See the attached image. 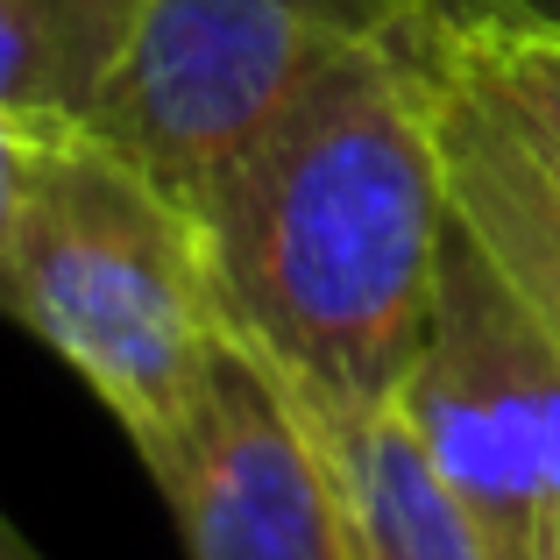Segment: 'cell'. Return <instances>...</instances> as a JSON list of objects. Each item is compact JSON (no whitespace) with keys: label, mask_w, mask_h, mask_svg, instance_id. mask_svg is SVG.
<instances>
[{"label":"cell","mask_w":560,"mask_h":560,"mask_svg":"<svg viewBox=\"0 0 560 560\" xmlns=\"http://www.w3.org/2000/svg\"><path fill=\"white\" fill-rule=\"evenodd\" d=\"M150 476L191 560H355L313 425L234 334Z\"/></svg>","instance_id":"5"},{"label":"cell","mask_w":560,"mask_h":560,"mask_svg":"<svg viewBox=\"0 0 560 560\" xmlns=\"http://www.w3.org/2000/svg\"><path fill=\"white\" fill-rule=\"evenodd\" d=\"M539 560H560V539H553V547H547V553H539Z\"/></svg>","instance_id":"13"},{"label":"cell","mask_w":560,"mask_h":560,"mask_svg":"<svg viewBox=\"0 0 560 560\" xmlns=\"http://www.w3.org/2000/svg\"><path fill=\"white\" fill-rule=\"evenodd\" d=\"M433 65H440L447 206L560 341V185L539 171V156L525 150L511 114L482 93V79L447 50V28H433Z\"/></svg>","instance_id":"6"},{"label":"cell","mask_w":560,"mask_h":560,"mask_svg":"<svg viewBox=\"0 0 560 560\" xmlns=\"http://www.w3.org/2000/svg\"><path fill=\"white\" fill-rule=\"evenodd\" d=\"M390 405L497 560H539L560 539V341L462 220H447L433 313Z\"/></svg>","instance_id":"4"},{"label":"cell","mask_w":560,"mask_h":560,"mask_svg":"<svg viewBox=\"0 0 560 560\" xmlns=\"http://www.w3.org/2000/svg\"><path fill=\"white\" fill-rule=\"evenodd\" d=\"M0 313L107 405L142 468L171 447L228 341L199 213L93 128L43 150L0 248Z\"/></svg>","instance_id":"2"},{"label":"cell","mask_w":560,"mask_h":560,"mask_svg":"<svg viewBox=\"0 0 560 560\" xmlns=\"http://www.w3.org/2000/svg\"><path fill=\"white\" fill-rule=\"evenodd\" d=\"M0 560H43V553H36V547L22 539V525H14L8 511H0Z\"/></svg>","instance_id":"12"},{"label":"cell","mask_w":560,"mask_h":560,"mask_svg":"<svg viewBox=\"0 0 560 560\" xmlns=\"http://www.w3.org/2000/svg\"><path fill=\"white\" fill-rule=\"evenodd\" d=\"M136 0H0V107L36 128H93Z\"/></svg>","instance_id":"8"},{"label":"cell","mask_w":560,"mask_h":560,"mask_svg":"<svg viewBox=\"0 0 560 560\" xmlns=\"http://www.w3.org/2000/svg\"><path fill=\"white\" fill-rule=\"evenodd\" d=\"M433 22L319 71L191 191L228 334L313 405H390L447 248Z\"/></svg>","instance_id":"1"},{"label":"cell","mask_w":560,"mask_h":560,"mask_svg":"<svg viewBox=\"0 0 560 560\" xmlns=\"http://www.w3.org/2000/svg\"><path fill=\"white\" fill-rule=\"evenodd\" d=\"M433 14L447 0H136L93 136L191 206L319 71Z\"/></svg>","instance_id":"3"},{"label":"cell","mask_w":560,"mask_h":560,"mask_svg":"<svg viewBox=\"0 0 560 560\" xmlns=\"http://www.w3.org/2000/svg\"><path fill=\"white\" fill-rule=\"evenodd\" d=\"M291 405L305 411L334 468L355 560H497V547L462 511V497L440 482V468L425 462L419 433L397 405H313L299 390H291Z\"/></svg>","instance_id":"7"},{"label":"cell","mask_w":560,"mask_h":560,"mask_svg":"<svg viewBox=\"0 0 560 560\" xmlns=\"http://www.w3.org/2000/svg\"><path fill=\"white\" fill-rule=\"evenodd\" d=\"M447 22H504V28H560V0H447Z\"/></svg>","instance_id":"11"},{"label":"cell","mask_w":560,"mask_h":560,"mask_svg":"<svg viewBox=\"0 0 560 560\" xmlns=\"http://www.w3.org/2000/svg\"><path fill=\"white\" fill-rule=\"evenodd\" d=\"M50 136H65V128H36V121L0 107V248H8L14 220H22V206H28V185H36V164H43V150H50Z\"/></svg>","instance_id":"10"},{"label":"cell","mask_w":560,"mask_h":560,"mask_svg":"<svg viewBox=\"0 0 560 560\" xmlns=\"http://www.w3.org/2000/svg\"><path fill=\"white\" fill-rule=\"evenodd\" d=\"M447 50L482 79V93L511 114L539 171L560 185V28H504V22H447Z\"/></svg>","instance_id":"9"}]
</instances>
